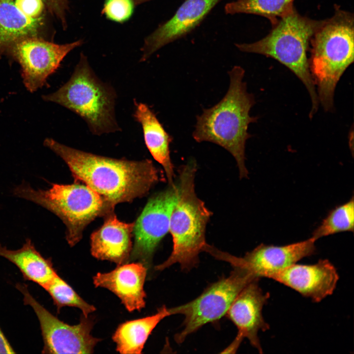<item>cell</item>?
Listing matches in <instances>:
<instances>
[{
  "label": "cell",
  "instance_id": "cell-1",
  "mask_svg": "<svg viewBox=\"0 0 354 354\" xmlns=\"http://www.w3.org/2000/svg\"><path fill=\"white\" fill-rule=\"evenodd\" d=\"M44 147L67 164L76 181H81L115 206L147 195L160 180L151 160L131 161L104 157L78 150L51 138Z\"/></svg>",
  "mask_w": 354,
  "mask_h": 354
},
{
  "label": "cell",
  "instance_id": "cell-2",
  "mask_svg": "<svg viewBox=\"0 0 354 354\" xmlns=\"http://www.w3.org/2000/svg\"><path fill=\"white\" fill-rule=\"evenodd\" d=\"M228 74L230 81L227 92L216 104L197 116L192 136L197 142H211L229 151L236 162L240 178H246L245 144L252 136L248 126L258 119L250 115L256 102L243 81L244 69L235 66Z\"/></svg>",
  "mask_w": 354,
  "mask_h": 354
},
{
  "label": "cell",
  "instance_id": "cell-3",
  "mask_svg": "<svg viewBox=\"0 0 354 354\" xmlns=\"http://www.w3.org/2000/svg\"><path fill=\"white\" fill-rule=\"evenodd\" d=\"M310 41L309 68L319 104L326 112L334 110V93L341 77L354 60V15L335 5Z\"/></svg>",
  "mask_w": 354,
  "mask_h": 354
},
{
  "label": "cell",
  "instance_id": "cell-4",
  "mask_svg": "<svg viewBox=\"0 0 354 354\" xmlns=\"http://www.w3.org/2000/svg\"><path fill=\"white\" fill-rule=\"evenodd\" d=\"M323 21L303 16L294 7L279 18L263 38L251 43L236 45L242 52L272 58L293 72L304 85L310 95V119L318 111L320 104L307 53L312 37Z\"/></svg>",
  "mask_w": 354,
  "mask_h": 354
},
{
  "label": "cell",
  "instance_id": "cell-5",
  "mask_svg": "<svg viewBox=\"0 0 354 354\" xmlns=\"http://www.w3.org/2000/svg\"><path fill=\"white\" fill-rule=\"evenodd\" d=\"M197 170V163L193 159L178 170L176 181L178 196L171 215L169 227L173 250L165 262L155 266L157 270H162L177 263L182 270L189 271L198 265L199 255L206 243V229L212 213L195 192Z\"/></svg>",
  "mask_w": 354,
  "mask_h": 354
},
{
  "label": "cell",
  "instance_id": "cell-6",
  "mask_svg": "<svg viewBox=\"0 0 354 354\" xmlns=\"http://www.w3.org/2000/svg\"><path fill=\"white\" fill-rule=\"evenodd\" d=\"M16 197L32 202L54 213L66 226L70 246L82 238L86 227L98 217L113 213L115 206L87 185L53 183L48 189H35L23 181L13 190Z\"/></svg>",
  "mask_w": 354,
  "mask_h": 354
},
{
  "label": "cell",
  "instance_id": "cell-7",
  "mask_svg": "<svg viewBox=\"0 0 354 354\" xmlns=\"http://www.w3.org/2000/svg\"><path fill=\"white\" fill-rule=\"evenodd\" d=\"M41 97L79 116L93 134L120 130L115 118V91L97 78L83 54L69 80L56 91Z\"/></svg>",
  "mask_w": 354,
  "mask_h": 354
},
{
  "label": "cell",
  "instance_id": "cell-8",
  "mask_svg": "<svg viewBox=\"0 0 354 354\" xmlns=\"http://www.w3.org/2000/svg\"><path fill=\"white\" fill-rule=\"evenodd\" d=\"M230 275L210 284L195 299L185 304L168 308L170 315L184 316L183 328L175 335L177 343L204 325L219 320L227 311L240 292L257 278L248 269L233 266Z\"/></svg>",
  "mask_w": 354,
  "mask_h": 354
},
{
  "label": "cell",
  "instance_id": "cell-9",
  "mask_svg": "<svg viewBox=\"0 0 354 354\" xmlns=\"http://www.w3.org/2000/svg\"><path fill=\"white\" fill-rule=\"evenodd\" d=\"M16 288L23 295L24 304L35 312L40 326L44 345L43 354H91L101 340L91 334L93 322L88 317L79 324L69 325L59 320L41 305L30 294L24 284Z\"/></svg>",
  "mask_w": 354,
  "mask_h": 354
},
{
  "label": "cell",
  "instance_id": "cell-10",
  "mask_svg": "<svg viewBox=\"0 0 354 354\" xmlns=\"http://www.w3.org/2000/svg\"><path fill=\"white\" fill-rule=\"evenodd\" d=\"M177 196L178 188L175 181L148 199L134 222V243L129 261L138 260L148 268L150 266L157 247L169 232L171 215Z\"/></svg>",
  "mask_w": 354,
  "mask_h": 354
},
{
  "label": "cell",
  "instance_id": "cell-11",
  "mask_svg": "<svg viewBox=\"0 0 354 354\" xmlns=\"http://www.w3.org/2000/svg\"><path fill=\"white\" fill-rule=\"evenodd\" d=\"M82 43L79 40L58 44L37 36L30 37L14 44L6 55L19 64L23 83L27 90L33 93L47 84L65 57Z\"/></svg>",
  "mask_w": 354,
  "mask_h": 354
},
{
  "label": "cell",
  "instance_id": "cell-12",
  "mask_svg": "<svg viewBox=\"0 0 354 354\" xmlns=\"http://www.w3.org/2000/svg\"><path fill=\"white\" fill-rule=\"evenodd\" d=\"M312 237L283 246L261 244L243 257H236L213 247L210 255L226 261L233 266L245 268L257 278H268L271 274L284 269L302 259L314 255L316 251Z\"/></svg>",
  "mask_w": 354,
  "mask_h": 354
},
{
  "label": "cell",
  "instance_id": "cell-13",
  "mask_svg": "<svg viewBox=\"0 0 354 354\" xmlns=\"http://www.w3.org/2000/svg\"><path fill=\"white\" fill-rule=\"evenodd\" d=\"M259 279L247 284L236 296L226 316L236 326L237 335L233 343L226 349L233 352L237 349L242 340L247 338L252 347L260 353L263 349L258 332L265 331L269 325L264 320L262 311L269 297L268 293H264L259 285Z\"/></svg>",
  "mask_w": 354,
  "mask_h": 354
},
{
  "label": "cell",
  "instance_id": "cell-14",
  "mask_svg": "<svg viewBox=\"0 0 354 354\" xmlns=\"http://www.w3.org/2000/svg\"><path fill=\"white\" fill-rule=\"evenodd\" d=\"M273 279L319 302L334 292L339 275L335 266L327 259L312 265L295 264L273 273Z\"/></svg>",
  "mask_w": 354,
  "mask_h": 354
},
{
  "label": "cell",
  "instance_id": "cell-15",
  "mask_svg": "<svg viewBox=\"0 0 354 354\" xmlns=\"http://www.w3.org/2000/svg\"><path fill=\"white\" fill-rule=\"evenodd\" d=\"M221 0H185L169 20L145 40L141 61L193 30Z\"/></svg>",
  "mask_w": 354,
  "mask_h": 354
},
{
  "label": "cell",
  "instance_id": "cell-16",
  "mask_svg": "<svg viewBox=\"0 0 354 354\" xmlns=\"http://www.w3.org/2000/svg\"><path fill=\"white\" fill-rule=\"evenodd\" d=\"M147 270L141 262L126 263L110 272L97 273L93 278V284L112 292L128 311L141 310L146 304L144 286Z\"/></svg>",
  "mask_w": 354,
  "mask_h": 354
},
{
  "label": "cell",
  "instance_id": "cell-17",
  "mask_svg": "<svg viewBox=\"0 0 354 354\" xmlns=\"http://www.w3.org/2000/svg\"><path fill=\"white\" fill-rule=\"evenodd\" d=\"M134 223L120 221L114 213L106 217L103 225L90 236L92 255L118 265L128 263L132 249Z\"/></svg>",
  "mask_w": 354,
  "mask_h": 354
},
{
  "label": "cell",
  "instance_id": "cell-18",
  "mask_svg": "<svg viewBox=\"0 0 354 354\" xmlns=\"http://www.w3.org/2000/svg\"><path fill=\"white\" fill-rule=\"evenodd\" d=\"M135 105L134 117L142 126L146 147L153 158L162 166L168 183L172 185L175 177L170 151L173 138L146 104L135 102Z\"/></svg>",
  "mask_w": 354,
  "mask_h": 354
},
{
  "label": "cell",
  "instance_id": "cell-19",
  "mask_svg": "<svg viewBox=\"0 0 354 354\" xmlns=\"http://www.w3.org/2000/svg\"><path fill=\"white\" fill-rule=\"evenodd\" d=\"M0 256L14 264L25 279L43 288L57 274L51 261L44 258L29 238L22 247L17 250L8 249L0 243Z\"/></svg>",
  "mask_w": 354,
  "mask_h": 354
},
{
  "label": "cell",
  "instance_id": "cell-20",
  "mask_svg": "<svg viewBox=\"0 0 354 354\" xmlns=\"http://www.w3.org/2000/svg\"><path fill=\"white\" fill-rule=\"evenodd\" d=\"M41 24V18L26 16L12 0H0V57L17 42L36 36Z\"/></svg>",
  "mask_w": 354,
  "mask_h": 354
},
{
  "label": "cell",
  "instance_id": "cell-21",
  "mask_svg": "<svg viewBox=\"0 0 354 354\" xmlns=\"http://www.w3.org/2000/svg\"><path fill=\"white\" fill-rule=\"evenodd\" d=\"M169 316V309L164 306L154 315L120 324L112 337L117 352L120 354H141L152 330L161 321Z\"/></svg>",
  "mask_w": 354,
  "mask_h": 354
},
{
  "label": "cell",
  "instance_id": "cell-22",
  "mask_svg": "<svg viewBox=\"0 0 354 354\" xmlns=\"http://www.w3.org/2000/svg\"><path fill=\"white\" fill-rule=\"evenodd\" d=\"M295 0H236L225 6L227 14H255L267 19L271 25L294 7Z\"/></svg>",
  "mask_w": 354,
  "mask_h": 354
},
{
  "label": "cell",
  "instance_id": "cell-23",
  "mask_svg": "<svg viewBox=\"0 0 354 354\" xmlns=\"http://www.w3.org/2000/svg\"><path fill=\"white\" fill-rule=\"evenodd\" d=\"M354 201L353 196L347 203L331 210L320 225L313 232L312 237L320 238L343 232H354Z\"/></svg>",
  "mask_w": 354,
  "mask_h": 354
},
{
  "label": "cell",
  "instance_id": "cell-24",
  "mask_svg": "<svg viewBox=\"0 0 354 354\" xmlns=\"http://www.w3.org/2000/svg\"><path fill=\"white\" fill-rule=\"evenodd\" d=\"M52 298L59 311L65 306L80 309L85 317L95 311V307L86 302L73 288L58 274L44 288Z\"/></svg>",
  "mask_w": 354,
  "mask_h": 354
},
{
  "label": "cell",
  "instance_id": "cell-25",
  "mask_svg": "<svg viewBox=\"0 0 354 354\" xmlns=\"http://www.w3.org/2000/svg\"><path fill=\"white\" fill-rule=\"evenodd\" d=\"M134 7L132 0H106L102 13L110 20L123 23L130 18Z\"/></svg>",
  "mask_w": 354,
  "mask_h": 354
},
{
  "label": "cell",
  "instance_id": "cell-26",
  "mask_svg": "<svg viewBox=\"0 0 354 354\" xmlns=\"http://www.w3.org/2000/svg\"><path fill=\"white\" fill-rule=\"evenodd\" d=\"M15 4L24 14L33 19L41 18L45 7L42 0H16Z\"/></svg>",
  "mask_w": 354,
  "mask_h": 354
},
{
  "label": "cell",
  "instance_id": "cell-27",
  "mask_svg": "<svg viewBox=\"0 0 354 354\" xmlns=\"http://www.w3.org/2000/svg\"><path fill=\"white\" fill-rule=\"evenodd\" d=\"M45 7L54 16L61 22L64 27H66V12L68 9L67 0H42Z\"/></svg>",
  "mask_w": 354,
  "mask_h": 354
},
{
  "label": "cell",
  "instance_id": "cell-28",
  "mask_svg": "<svg viewBox=\"0 0 354 354\" xmlns=\"http://www.w3.org/2000/svg\"><path fill=\"white\" fill-rule=\"evenodd\" d=\"M15 353L0 328V354H13Z\"/></svg>",
  "mask_w": 354,
  "mask_h": 354
},
{
  "label": "cell",
  "instance_id": "cell-29",
  "mask_svg": "<svg viewBox=\"0 0 354 354\" xmlns=\"http://www.w3.org/2000/svg\"><path fill=\"white\" fill-rule=\"evenodd\" d=\"M134 4H139L149 0H132Z\"/></svg>",
  "mask_w": 354,
  "mask_h": 354
}]
</instances>
